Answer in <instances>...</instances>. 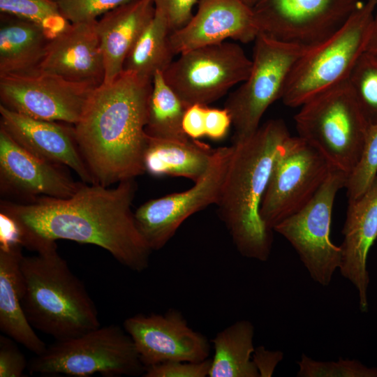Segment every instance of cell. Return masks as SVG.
I'll list each match as a JSON object with an SVG mask.
<instances>
[{
    "label": "cell",
    "mask_w": 377,
    "mask_h": 377,
    "mask_svg": "<svg viewBox=\"0 0 377 377\" xmlns=\"http://www.w3.org/2000/svg\"><path fill=\"white\" fill-rule=\"evenodd\" d=\"M251 66L252 60L239 44L224 41L182 52L163 73L186 107L207 105L243 82Z\"/></svg>",
    "instance_id": "8fae6325"
},
{
    "label": "cell",
    "mask_w": 377,
    "mask_h": 377,
    "mask_svg": "<svg viewBox=\"0 0 377 377\" xmlns=\"http://www.w3.org/2000/svg\"><path fill=\"white\" fill-rule=\"evenodd\" d=\"M27 368L33 374L75 377L136 376L145 371L132 339L116 325L57 341L36 355Z\"/></svg>",
    "instance_id": "52a82bcc"
},
{
    "label": "cell",
    "mask_w": 377,
    "mask_h": 377,
    "mask_svg": "<svg viewBox=\"0 0 377 377\" xmlns=\"http://www.w3.org/2000/svg\"><path fill=\"white\" fill-rule=\"evenodd\" d=\"M308 48L276 40L261 32L258 34L249 75L225 103L235 129L232 142L257 131L267 108L281 98L293 66Z\"/></svg>",
    "instance_id": "ba28073f"
},
{
    "label": "cell",
    "mask_w": 377,
    "mask_h": 377,
    "mask_svg": "<svg viewBox=\"0 0 377 377\" xmlns=\"http://www.w3.org/2000/svg\"><path fill=\"white\" fill-rule=\"evenodd\" d=\"M246 4L249 6L250 7H252L255 0H242Z\"/></svg>",
    "instance_id": "ab89813d"
},
{
    "label": "cell",
    "mask_w": 377,
    "mask_h": 377,
    "mask_svg": "<svg viewBox=\"0 0 377 377\" xmlns=\"http://www.w3.org/2000/svg\"><path fill=\"white\" fill-rule=\"evenodd\" d=\"M197 4L191 20L169 35L175 55L228 38L248 43L260 33L251 7L242 0H198Z\"/></svg>",
    "instance_id": "e0dca14e"
},
{
    "label": "cell",
    "mask_w": 377,
    "mask_h": 377,
    "mask_svg": "<svg viewBox=\"0 0 377 377\" xmlns=\"http://www.w3.org/2000/svg\"><path fill=\"white\" fill-rule=\"evenodd\" d=\"M254 326L240 320L212 339L214 355L209 377H260L253 361Z\"/></svg>",
    "instance_id": "d4e9b609"
},
{
    "label": "cell",
    "mask_w": 377,
    "mask_h": 377,
    "mask_svg": "<svg viewBox=\"0 0 377 377\" xmlns=\"http://www.w3.org/2000/svg\"><path fill=\"white\" fill-rule=\"evenodd\" d=\"M207 105L193 104L186 108L182 119L184 133L191 139L205 136V110Z\"/></svg>",
    "instance_id": "8d00e7d4"
},
{
    "label": "cell",
    "mask_w": 377,
    "mask_h": 377,
    "mask_svg": "<svg viewBox=\"0 0 377 377\" xmlns=\"http://www.w3.org/2000/svg\"><path fill=\"white\" fill-rule=\"evenodd\" d=\"M123 327L145 368L168 361L198 362L209 356L207 338L191 328L176 309L162 314H136L126 318Z\"/></svg>",
    "instance_id": "9a60e30c"
},
{
    "label": "cell",
    "mask_w": 377,
    "mask_h": 377,
    "mask_svg": "<svg viewBox=\"0 0 377 377\" xmlns=\"http://www.w3.org/2000/svg\"><path fill=\"white\" fill-rule=\"evenodd\" d=\"M71 24L97 20V17L131 0H54Z\"/></svg>",
    "instance_id": "1f68e13d"
},
{
    "label": "cell",
    "mask_w": 377,
    "mask_h": 377,
    "mask_svg": "<svg viewBox=\"0 0 377 377\" xmlns=\"http://www.w3.org/2000/svg\"><path fill=\"white\" fill-rule=\"evenodd\" d=\"M232 119L228 111L207 106L205 110V136L213 140H221L228 134Z\"/></svg>",
    "instance_id": "d590c367"
},
{
    "label": "cell",
    "mask_w": 377,
    "mask_h": 377,
    "mask_svg": "<svg viewBox=\"0 0 377 377\" xmlns=\"http://www.w3.org/2000/svg\"><path fill=\"white\" fill-rule=\"evenodd\" d=\"M186 106L165 80L163 73L156 71L152 78L145 132L154 138L170 140L189 138L182 128Z\"/></svg>",
    "instance_id": "4316f807"
},
{
    "label": "cell",
    "mask_w": 377,
    "mask_h": 377,
    "mask_svg": "<svg viewBox=\"0 0 377 377\" xmlns=\"http://www.w3.org/2000/svg\"><path fill=\"white\" fill-rule=\"evenodd\" d=\"M57 244L22 256V306L31 325L62 341L100 327L96 307L82 281L57 252Z\"/></svg>",
    "instance_id": "277c9868"
},
{
    "label": "cell",
    "mask_w": 377,
    "mask_h": 377,
    "mask_svg": "<svg viewBox=\"0 0 377 377\" xmlns=\"http://www.w3.org/2000/svg\"><path fill=\"white\" fill-rule=\"evenodd\" d=\"M0 126L20 145L49 163L72 169L84 183L94 184L77 146L73 127L41 120L0 104Z\"/></svg>",
    "instance_id": "ac0fdd59"
},
{
    "label": "cell",
    "mask_w": 377,
    "mask_h": 377,
    "mask_svg": "<svg viewBox=\"0 0 377 377\" xmlns=\"http://www.w3.org/2000/svg\"><path fill=\"white\" fill-rule=\"evenodd\" d=\"M283 353L279 350H269L263 346L255 348L253 361L258 369L260 377H270L276 367L282 360Z\"/></svg>",
    "instance_id": "74e56055"
},
{
    "label": "cell",
    "mask_w": 377,
    "mask_h": 377,
    "mask_svg": "<svg viewBox=\"0 0 377 377\" xmlns=\"http://www.w3.org/2000/svg\"><path fill=\"white\" fill-rule=\"evenodd\" d=\"M348 84L365 117L377 123V59L364 52L348 78Z\"/></svg>",
    "instance_id": "f1b7e54d"
},
{
    "label": "cell",
    "mask_w": 377,
    "mask_h": 377,
    "mask_svg": "<svg viewBox=\"0 0 377 377\" xmlns=\"http://www.w3.org/2000/svg\"><path fill=\"white\" fill-rule=\"evenodd\" d=\"M290 134L281 119H270L251 135L232 142V152L218 205L237 251L247 258L265 262L273 235L260 209L280 145Z\"/></svg>",
    "instance_id": "3957f363"
},
{
    "label": "cell",
    "mask_w": 377,
    "mask_h": 377,
    "mask_svg": "<svg viewBox=\"0 0 377 377\" xmlns=\"http://www.w3.org/2000/svg\"><path fill=\"white\" fill-rule=\"evenodd\" d=\"M377 0L362 2L332 36L309 47L293 66L281 100L300 107L315 95L348 80L364 52Z\"/></svg>",
    "instance_id": "8992f818"
},
{
    "label": "cell",
    "mask_w": 377,
    "mask_h": 377,
    "mask_svg": "<svg viewBox=\"0 0 377 377\" xmlns=\"http://www.w3.org/2000/svg\"><path fill=\"white\" fill-rule=\"evenodd\" d=\"M170 32L167 18L155 8L154 17L128 54L124 71L148 80H152L156 71L163 72L175 56L169 43Z\"/></svg>",
    "instance_id": "484cf974"
},
{
    "label": "cell",
    "mask_w": 377,
    "mask_h": 377,
    "mask_svg": "<svg viewBox=\"0 0 377 377\" xmlns=\"http://www.w3.org/2000/svg\"><path fill=\"white\" fill-rule=\"evenodd\" d=\"M332 168L314 147L288 136L274 158L260 209L269 229L303 208L316 195Z\"/></svg>",
    "instance_id": "9c48e42d"
},
{
    "label": "cell",
    "mask_w": 377,
    "mask_h": 377,
    "mask_svg": "<svg viewBox=\"0 0 377 377\" xmlns=\"http://www.w3.org/2000/svg\"><path fill=\"white\" fill-rule=\"evenodd\" d=\"M360 0H255L251 7L260 32L276 40L314 46L335 33Z\"/></svg>",
    "instance_id": "4fadbf2b"
},
{
    "label": "cell",
    "mask_w": 377,
    "mask_h": 377,
    "mask_svg": "<svg viewBox=\"0 0 377 377\" xmlns=\"http://www.w3.org/2000/svg\"><path fill=\"white\" fill-rule=\"evenodd\" d=\"M348 177L332 169L313 198L273 229L290 243L311 278L323 286L330 285L341 265V249L332 242L330 228L335 197Z\"/></svg>",
    "instance_id": "30bf717a"
},
{
    "label": "cell",
    "mask_w": 377,
    "mask_h": 377,
    "mask_svg": "<svg viewBox=\"0 0 377 377\" xmlns=\"http://www.w3.org/2000/svg\"><path fill=\"white\" fill-rule=\"evenodd\" d=\"M377 176V123L367 133L360 159L348 178L345 188L348 199L360 196Z\"/></svg>",
    "instance_id": "f546056e"
},
{
    "label": "cell",
    "mask_w": 377,
    "mask_h": 377,
    "mask_svg": "<svg viewBox=\"0 0 377 377\" xmlns=\"http://www.w3.org/2000/svg\"><path fill=\"white\" fill-rule=\"evenodd\" d=\"M297 364L299 377H377V368H368L356 360L322 362L302 354Z\"/></svg>",
    "instance_id": "4dcf8cb0"
},
{
    "label": "cell",
    "mask_w": 377,
    "mask_h": 377,
    "mask_svg": "<svg viewBox=\"0 0 377 377\" xmlns=\"http://www.w3.org/2000/svg\"><path fill=\"white\" fill-rule=\"evenodd\" d=\"M50 40L36 25L1 13L0 77L39 72Z\"/></svg>",
    "instance_id": "603a6c76"
},
{
    "label": "cell",
    "mask_w": 377,
    "mask_h": 377,
    "mask_svg": "<svg viewBox=\"0 0 377 377\" xmlns=\"http://www.w3.org/2000/svg\"><path fill=\"white\" fill-rule=\"evenodd\" d=\"M154 13L153 0H131L96 20L105 68L103 83L112 82L123 72L128 54Z\"/></svg>",
    "instance_id": "44dd1931"
},
{
    "label": "cell",
    "mask_w": 377,
    "mask_h": 377,
    "mask_svg": "<svg viewBox=\"0 0 377 377\" xmlns=\"http://www.w3.org/2000/svg\"><path fill=\"white\" fill-rule=\"evenodd\" d=\"M151 88L152 80L123 71L91 91L73 130L94 184L110 186L145 172Z\"/></svg>",
    "instance_id": "7a4b0ae2"
},
{
    "label": "cell",
    "mask_w": 377,
    "mask_h": 377,
    "mask_svg": "<svg viewBox=\"0 0 377 377\" xmlns=\"http://www.w3.org/2000/svg\"><path fill=\"white\" fill-rule=\"evenodd\" d=\"M16 342L8 336H0V377H21L29 363Z\"/></svg>",
    "instance_id": "836d02e7"
},
{
    "label": "cell",
    "mask_w": 377,
    "mask_h": 377,
    "mask_svg": "<svg viewBox=\"0 0 377 377\" xmlns=\"http://www.w3.org/2000/svg\"><path fill=\"white\" fill-rule=\"evenodd\" d=\"M300 107L294 117L298 136L317 149L332 168L349 177L360 159L370 124L348 80Z\"/></svg>",
    "instance_id": "5b68a950"
},
{
    "label": "cell",
    "mask_w": 377,
    "mask_h": 377,
    "mask_svg": "<svg viewBox=\"0 0 377 377\" xmlns=\"http://www.w3.org/2000/svg\"><path fill=\"white\" fill-rule=\"evenodd\" d=\"M22 247L19 243H0V330L38 355L47 346L34 330L22 306Z\"/></svg>",
    "instance_id": "7402d4cb"
},
{
    "label": "cell",
    "mask_w": 377,
    "mask_h": 377,
    "mask_svg": "<svg viewBox=\"0 0 377 377\" xmlns=\"http://www.w3.org/2000/svg\"><path fill=\"white\" fill-rule=\"evenodd\" d=\"M211 360L193 362L168 361L145 368L144 377H206L208 376Z\"/></svg>",
    "instance_id": "d6a6232c"
},
{
    "label": "cell",
    "mask_w": 377,
    "mask_h": 377,
    "mask_svg": "<svg viewBox=\"0 0 377 377\" xmlns=\"http://www.w3.org/2000/svg\"><path fill=\"white\" fill-rule=\"evenodd\" d=\"M96 22L71 24L50 40L40 71L96 87L101 85L105 68Z\"/></svg>",
    "instance_id": "d6986e66"
},
{
    "label": "cell",
    "mask_w": 377,
    "mask_h": 377,
    "mask_svg": "<svg viewBox=\"0 0 377 377\" xmlns=\"http://www.w3.org/2000/svg\"><path fill=\"white\" fill-rule=\"evenodd\" d=\"M214 149L198 140H170L147 135L144 155L145 172L155 177H182L195 182L208 168Z\"/></svg>",
    "instance_id": "cb8c5ba5"
},
{
    "label": "cell",
    "mask_w": 377,
    "mask_h": 377,
    "mask_svg": "<svg viewBox=\"0 0 377 377\" xmlns=\"http://www.w3.org/2000/svg\"><path fill=\"white\" fill-rule=\"evenodd\" d=\"M154 6L167 18L171 32L184 27L192 17L198 0H153Z\"/></svg>",
    "instance_id": "e575fe53"
},
{
    "label": "cell",
    "mask_w": 377,
    "mask_h": 377,
    "mask_svg": "<svg viewBox=\"0 0 377 377\" xmlns=\"http://www.w3.org/2000/svg\"><path fill=\"white\" fill-rule=\"evenodd\" d=\"M364 52L377 59V10L372 20Z\"/></svg>",
    "instance_id": "f35d334b"
},
{
    "label": "cell",
    "mask_w": 377,
    "mask_h": 377,
    "mask_svg": "<svg viewBox=\"0 0 377 377\" xmlns=\"http://www.w3.org/2000/svg\"><path fill=\"white\" fill-rule=\"evenodd\" d=\"M135 179L114 188L80 184L67 198L41 196L26 203L1 200L0 212L16 224L20 244L39 252L66 239L99 246L134 272L145 270L152 251L140 232L131 205Z\"/></svg>",
    "instance_id": "6da1fadb"
},
{
    "label": "cell",
    "mask_w": 377,
    "mask_h": 377,
    "mask_svg": "<svg viewBox=\"0 0 377 377\" xmlns=\"http://www.w3.org/2000/svg\"><path fill=\"white\" fill-rule=\"evenodd\" d=\"M342 234L339 270L358 291L360 309L367 312L369 284L367 261L369 250L377 238V176L360 196L348 199Z\"/></svg>",
    "instance_id": "ffe728a7"
},
{
    "label": "cell",
    "mask_w": 377,
    "mask_h": 377,
    "mask_svg": "<svg viewBox=\"0 0 377 377\" xmlns=\"http://www.w3.org/2000/svg\"><path fill=\"white\" fill-rule=\"evenodd\" d=\"M0 12L36 25L50 40L71 24L54 0H0Z\"/></svg>",
    "instance_id": "83f0119b"
},
{
    "label": "cell",
    "mask_w": 377,
    "mask_h": 377,
    "mask_svg": "<svg viewBox=\"0 0 377 377\" xmlns=\"http://www.w3.org/2000/svg\"><path fill=\"white\" fill-rule=\"evenodd\" d=\"M80 184L57 165L22 147L0 126V191L1 195L34 200L46 196L67 198Z\"/></svg>",
    "instance_id": "2e32d148"
},
{
    "label": "cell",
    "mask_w": 377,
    "mask_h": 377,
    "mask_svg": "<svg viewBox=\"0 0 377 377\" xmlns=\"http://www.w3.org/2000/svg\"><path fill=\"white\" fill-rule=\"evenodd\" d=\"M232 152V145L214 149L208 168L184 191L152 199L134 212L137 227L151 251L164 247L192 214L217 205Z\"/></svg>",
    "instance_id": "7c38bea8"
},
{
    "label": "cell",
    "mask_w": 377,
    "mask_h": 377,
    "mask_svg": "<svg viewBox=\"0 0 377 377\" xmlns=\"http://www.w3.org/2000/svg\"><path fill=\"white\" fill-rule=\"evenodd\" d=\"M94 88L43 71L3 76L0 77L1 104L34 119L75 125Z\"/></svg>",
    "instance_id": "5bb4252c"
}]
</instances>
